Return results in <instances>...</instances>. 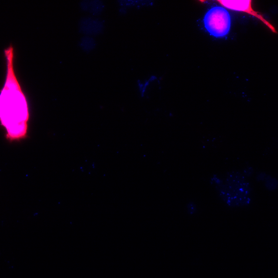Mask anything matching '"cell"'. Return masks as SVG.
<instances>
[{"label": "cell", "instance_id": "obj_8", "mask_svg": "<svg viewBox=\"0 0 278 278\" xmlns=\"http://www.w3.org/2000/svg\"><path fill=\"white\" fill-rule=\"evenodd\" d=\"M254 173V169L252 168H247L244 171V174L248 177L251 176Z\"/></svg>", "mask_w": 278, "mask_h": 278}, {"label": "cell", "instance_id": "obj_1", "mask_svg": "<svg viewBox=\"0 0 278 278\" xmlns=\"http://www.w3.org/2000/svg\"><path fill=\"white\" fill-rule=\"evenodd\" d=\"M5 53L7 74L0 95V119L6 130L7 139L17 140L26 136L29 112L25 96L14 72L12 47H9Z\"/></svg>", "mask_w": 278, "mask_h": 278}, {"label": "cell", "instance_id": "obj_9", "mask_svg": "<svg viewBox=\"0 0 278 278\" xmlns=\"http://www.w3.org/2000/svg\"><path fill=\"white\" fill-rule=\"evenodd\" d=\"M189 210H190L191 213V214L193 213V212H194L195 209L194 204H190L189 205Z\"/></svg>", "mask_w": 278, "mask_h": 278}, {"label": "cell", "instance_id": "obj_2", "mask_svg": "<svg viewBox=\"0 0 278 278\" xmlns=\"http://www.w3.org/2000/svg\"><path fill=\"white\" fill-rule=\"evenodd\" d=\"M204 25L209 33L216 38L223 37L230 32L231 17L230 13L221 6L212 7L206 13Z\"/></svg>", "mask_w": 278, "mask_h": 278}, {"label": "cell", "instance_id": "obj_3", "mask_svg": "<svg viewBox=\"0 0 278 278\" xmlns=\"http://www.w3.org/2000/svg\"><path fill=\"white\" fill-rule=\"evenodd\" d=\"M225 185L233 194L241 199L249 198L252 192L250 184L247 182L244 175L239 172L228 173Z\"/></svg>", "mask_w": 278, "mask_h": 278}, {"label": "cell", "instance_id": "obj_5", "mask_svg": "<svg viewBox=\"0 0 278 278\" xmlns=\"http://www.w3.org/2000/svg\"><path fill=\"white\" fill-rule=\"evenodd\" d=\"M217 185L216 189L219 193L221 198L228 206L231 207L243 206L248 205L251 203V199L250 198L241 199L234 195L227 186L223 184V182Z\"/></svg>", "mask_w": 278, "mask_h": 278}, {"label": "cell", "instance_id": "obj_4", "mask_svg": "<svg viewBox=\"0 0 278 278\" xmlns=\"http://www.w3.org/2000/svg\"><path fill=\"white\" fill-rule=\"evenodd\" d=\"M222 6L227 9L234 11H242L246 12L250 15L254 16L257 19L263 22L273 31H275L274 27L267 21L263 15L259 13L253 9L252 5V1L250 0H245V1H232V0H218L217 1Z\"/></svg>", "mask_w": 278, "mask_h": 278}, {"label": "cell", "instance_id": "obj_7", "mask_svg": "<svg viewBox=\"0 0 278 278\" xmlns=\"http://www.w3.org/2000/svg\"><path fill=\"white\" fill-rule=\"evenodd\" d=\"M267 175L265 173H260L258 174L257 176V179L258 181H265V179L267 177Z\"/></svg>", "mask_w": 278, "mask_h": 278}, {"label": "cell", "instance_id": "obj_6", "mask_svg": "<svg viewBox=\"0 0 278 278\" xmlns=\"http://www.w3.org/2000/svg\"><path fill=\"white\" fill-rule=\"evenodd\" d=\"M265 181L266 188L270 191H274L278 188V181L275 178L267 176Z\"/></svg>", "mask_w": 278, "mask_h": 278}]
</instances>
